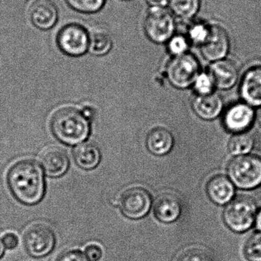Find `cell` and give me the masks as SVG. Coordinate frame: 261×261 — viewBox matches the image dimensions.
Instances as JSON below:
<instances>
[{
	"instance_id": "obj_35",
	"label": "cell",
	"mask_w": 261,
	"mask_h": 261,
	"mask_svg": "<svg viewBox=\"0 0 261 261\" xmlns=\"http://www.w3.org/2000/svg\"><path fill=\"white\" fill-rule=\"evenodd\" d=\"M4 245H3V241L0 239V258L3 257V254H4Z\"/></svg>"
},
{
	"instance_id": "obj_20",
	"label": "cell",
	"mask_w": 261,
	"mask_h": 261,
	"mask_svg": "<svg viewBox=\"0 0 261 261\" xmlns=\"http://www.w3.org/2000/svg\"><path fill=\"white\" fill-rule=\"evenodd\" d=\"M75 162L81 168L92 170L99 164L101 154L99 147L91 141L82 142L74 150Z\"/></svg>"
},
{
	"instance_id": "obj_12",
	"label": "cell",
	"mask_w": 261,
	"mask_h": 261,
	"mask_svg": "<svg viewBox=\"0 0 261 261\" xmlns=\"http://www.w3.org/2000/svg\"><path fill=\"white\" fill-rule=\"evenodd\" d=\"M29 13L32 24L41 30L52 29L58 21V8L52 0H35Z\"/></svg>"
},
{
	"instance_id": "obj_32",
	"label": "cell",
	"mask_w": 261,
	"mask_h": 261,
	"mask_svg": "<svg viewBox=\"0 0 261 261\" xmlns=\"http://www.w3.org/2000/svg\"><path fill=\"white\" fill-rule=\"evenodd\" d=\"M2 241H3L5 248H7V249H15L18 245V238L15 233H6L3 236Z\"/></svg>"
},
{
	"instance_id": "obj_25",
	"label": "cell",
	"mask_w": 261,
	"mask_h": 261,
	"mask_svg": "<svg viewBox=\"0 0 261 261\" xmlns=\"http://www.w3.org/2000/svg\"><path fill=\"white\" fill-rule=\"evenodd\" d=\"M74 10L82 13H94L104 7L106 0H65Z\"/></svg>"
},
{
	"instance_id": "obj_34",
	"label": "cell",
	"mask_w": 261,
	"mask_h": 261,
	"mask_svg": "<svg viewBox=\"0 0 261 261\" xmlns=\"http://www.w3.org/2000/svg\"><path fill=\"white\" fill-rule=\"evenodd\" d=\"M254 224H255L256 228L258 230V231L261 232V208L260 210H257Z\"/></svg>"
},
{
	"instance_id": "obj_15",
	"label": "cell",
	"mask_w": 261,
	"mask_h": 261,
	"mask_svg": "<svg viewBox=\"0 0 261 261\" xmlns=\"http://www.w3.org/2000/svg\"><path fill=\"white\" fill-rule=\"evenodd\" d=\"M40 162L46 174L52 177L62 176L69 167L67 153L58 146H50L42 150Z\"/></svg>"
},
{
	"instance_id": "obj_1",
	"label": "cell",
	"mask_w": 261,
	"mask_h": 261,
	"mask_svg": "<svg viewBox=\"0 0 261 261\" xmlns=\"http://www.w3.org/2000/svg\"><path fill=\"white\" fill-rule=\"evenodd\" d=\"M7 182L9 190L21 203L35 205L44 196V175L33 160L23 159L15 163L8 171Z\"/></svg>"
},
{
	"instance_id": "obj_18",
	"label": "cell",
	"mask_w": 261,
	"mask_h": 261,
	"mask_svg": "<svg viewBox=\"0 0 261 261\" xmlns=\"http://www.w3.org/2000/svg\"><path fill=\"white\" fill-rule=\"evenodd\" d=\"M192 107L196 116L203 120L211 121L222 114L224 110V100L218 93L198 95L193 99Z\"/></svg>"
},
{
	"instance_id": "obj_14",
	"label": "cell",
	"mask_w": 261,
	"mask_h": 261,
	"mask_svg": "<svg viewBox=\"0 0 261 261\" xmlns=\"http://www.w3.org/2000/svg\"><path fill=\"white\" fill-rule=\"evenodd\" d=\"M239 90L245 103L261 107V66L251 67L245 72Z\"/></svg>"
},
{
	"instance_id": "obj_29",
	"label": "cell",
	"mask_w": 261,
	"mask_h": 261,
	"mask_svg": "<svg viewBox=\"0 0 261 261\" xmlns=\"http://www.w3.org/2000/svg\"><path fill=\"white\" fill-rule=\"evenodd\" d=\"M188 40L183 35L172 37L168 41V50L174 56L184 55L188 49Z\"/></svg>"
},
{
	"instance_id": "obj_36",
	"label": "cell",
	"mask_w": 261,
	"mask_h": 261,
	"mask_svg": "<svg viewBox=\"0 0 261 261\" xmlns=\"http://www.w3.org/2000/svg\"><path fill=\"white\" fill-rule=\"evenodd\" d=\"M256 118H257V122L261 127V109L257 111V114H256Z\"/></svg>"
},
{
	"instance_id": "obj_31",
	"label": "cell",
	"mask_w": 261,
	"mask_h": 261,
	"mask_svg": "<svg viewBox=\"0 0 261 261\" xmlns=\"http://www.w3.org/2000/svg\"><path fill=\"white\" fill-rule=\"evenodd\" d=\"M84 253L87 258L90 261H99L103 257L102 248L99 245L94 244L86 247Z\"/></svg>"
},
{
	"instance_id": "obj_7",
	"label": "cell",
	"mask_w": 261,
	"mask_h": 261,
	"mask_svg": "<svg viewBox=\"0 0 261 261\" xmlns=\"http://www.w3.org/2000/svg\"><path fill=\"white\" fill-rule=\"evenodd\" d=\"M57 44L65 55L81 56L88 50L89 32L81 24H66L57 35Z\"/></svg>"
},
{
	"instance_id": "obj_5",
	"label": "cell",
	"mask_w": 261,
	"mask_h": 261,
	"mask_svg": "<svg viewBox=\"0 0 261 261\" xmlns=\"http://www.w3.org/2000/svg\"><path fill=\"white\" fill-rule=\"evenodd\" d=\"M199 61L194 55L185 53L175 56L167 67V75L170 84L177 89L184 90L194 84L199 74Z\"/></svg>"
},
{
	"instance_id": "obj_10",
	"label": "cell",
	"mask_w": 261,
	"mask_h": 261,
	"mask_svg": "<svg viewBox=\"0 0 261 261\" xmlns=\"http://www.w3.org/2000/svg\"><path fill=\"white\" fill-rule=\"evenodd\" d=\"M230 39L226 30L218 24L210 25L208 36L200 45L202 56L209 61H220L228 55Z\"/></svg>"
},
{
	"instance_id": "obj_24",
	"label": "cell",
	"mask_w": 261,
	"mask_h": 261,
	"mask_svg": "<svg viewBox=\"0 0 261 261\" xmlns=\"http://www.w3.org/2000/svg\"><path fill=\"white\" fill-rule=\"evenodd\" d=\"M244 256L248 261H261V232L253 233L245 242Z\"/></svg>"
},
{
	"instance_id": "obj_30",
	"label": "cell",
	"mask_w": 261,
	"mask_h": 261,
	"mask_svg": "<svg viewBox=\"0 0 261 261\" xmlns=\"http://www.w3.org/2000/svg\"><path fill=\"white\" fill-rule=\"evenodd\" d=\"M56 261H87L84 254L78 250H72L62 253Z\"/></svg>"
},
{
	"instance_id": "obj_17",
	"label": "cell",
	"mask_w": 261,
	"mask_h": 261,
	"mask_svg": "<svg viewBox=\"0 0 261 261\" xmlns=\"http://www.w3.org/2000/svg\"><path fill=\"white\" fill-rule=\"evenodd\" d=\"M206 193L211 202L216 205H225L234 199L235 187L228 176L216 175L207 184Z\"/></svg>"
},
{
	"instance_id": "obj_26",
	"label": "cell",
	"mask_w": 261,
	"mask_h": 261,
	"mask_svg": "<svg viewBox=\"0 0 261 261\" xmlns=\"http://www.w3.org/2000/svg\"><path fill=\"white\" fill-rule=\"evenodd\" d=\"M193 86L196 93L200 96L211 94L215 88L214 82L208 72L199 73Z\"/></svg>"
},
{
	"instance_id": "obj_22",
	"label": "cell",
	"mask_w": 261,
	"mask_h": 261,
	"mask_svg": "<svg viewBox=\"0 0 261 261\" xmlns=\"http://www.w3.org/2000/svg\"><path fill=\"white\" fill-rule=\"evenodd\" d=\"M113 47L110 35L103 30H93L89 33L88 50L93 55H107Z\"/></svg>"
},
{
	"instance_id": "obj_3",
	"label": "cell",
	"mask_w": 261,
	"mask_h": 261,
	"mask_svg": "<svg viewBox=\"0 0 261 261\" xmlns=\"http://www.w3.org/2000/svg\"><path fill=\"white\" fill-rule=\"evenodd\" d=\"M227 173L234 187L251 190L261 187V156L246 154L234 156L227 167Z\"/></svg>"
},
{
	"instance_id": "obj_13",
	"label": "cell",
	"mask_w": 261,
	"mask_h": 261,
	"mask_svg": "<svg viewBox=\"0 0 261 261\" xmlns=\"http://www.w3.org/2000/svg\"><path fill=\"white\" fill-rule=\"evenodd\" d=\"M208 73L214 82L215 87L220 90H229L239 81V68L234 62L228 60L215 61L208 67Z\"/></svg>"
},
{
	"instance_id": "obj_2",
	"label": "cell",
	"mask_w": 261,
	"mask_h": 261,
	"mask_svg": "<svg viewBox=\"0 0 261 261\" xmlns=\"http://www.w3.org/2000/svg\"><path fill=\"white\" fill-rule=\"evenodd\" d=\"M51 128L60 141L70 145L81 144L90 133L88 119L73 107L57 110L51 119Z\"/></svg>"
},
{
	"instance_id": "obj_8",
	"label": "cell",
	"mask_w": 261,
	"mask_h": 261,
	"mask_svg": "<svg viewBox=\"0 0 261 261\" xmlns=\"http://www.w3.org/2000/svg\"><path fill=\"white\" fill-rule=\"evenodd\" d=\"M118 205L123 214L129 219H142L151 208V195L143 187H131L123 192Z\"/></svg>"
},
{
	"instance_id": "obj_33",
	"label": "cell",
	"mask_w": 261,
	"mask_h": 261,
	"mask_svg": "<svg viewBox=\"0 0 261 261\" xmlns=\"http://www.w3.org/2000/svg\"><path fill=\"white\" fill-rule=\"evenodd\" d=\"M152 8H162L168 4L169 0H145Z\"/></svg>"
},
{
	"instance_id": "obj_9",
	"label": "cell",
	"mask_w": 261,
	"mask_h": 261,
	"mask_svg": "<svg viewBox=\"0 0 261 261\" xmlns=\"http://www.w3.org/2000/svg\"><path fill=\"white\" fill-rule=\"evenodd\" d=\"M55 237L53 230L42 223L31 225L24 234V245L27 252L34 257H42L53 250Z\"/></svg>"
},
{
	"instance_id": "obj_23",
	"label": "cell",
	"mask_w": 261,
	"mask_h": 261,
	"mask_svg": "<svg viewBox=\"0 0 261 261\" xmlns=\"http://www.w3.org/2000/svg\"><path fill=\"white\" fill-rule=\"evenodd\" d=\"M172 12L184 19L193 18L201 6V0H169Z\"/></svg>"
},
{
	"instance_id": "obj_16",
	"label": "cell",
	"mask_w": 261,
	"mask_h": 261,
	"mask_svg": "<svg viewBox=\"0 0 261 261\" xmlns=\"http://www.w3.org/2000/svg\"><path fill=\"white\" fill-rule=\"evenodd\" d=\"M154 215L157 220L164 224L176 222L182 214V203L175 194L162 193L154 202Z\"/></svg>"
},
{
	"instance_id": "obj_19",
	"label": "cell",
	"mask_w": 261,
	"mask_h": 261,
	"mask_svg": "<svg viewBox=\"0 0 261 261\" xmlns=\"http://www.w3.org/2000/svg\"><path fill=\"white\" fill-rule=\"evenodd\" d=\"M174 146V138L171 132L162 127H157L149 132L147 147L156 156H164L171 151Z\"/></svg>"
},
{
	"instance_id": "obj_28",
	"label": "cell",
	"mask_w": 261,
	"mask_h": 261,
	"mask_svg": "<svg viewBox=\"0 0 261 261\" xmlns=\"http://www.w3.org/2000/svg\"><path fill=\"white\" fill-rule=\"evenodd\" d=\"M177 261H215L209 252L202 248H191L184 251Z\"/></svg>"
},
{
	"instance_id": "obj_4",
	"label": "cell",
	"mask_w": 261,
	"mask_h": 261,
	"mask_svg": "<svg viewBox=\"0 0 261 261\" xmlns=\"http://www.w3.org/2000/svg\"><path fill=\"white\" fill-rule=\"evenodd\" d=\"M257 212V205L252 198L238 196L225 206L223 221L233 232L245 233L254 225Z\"/></svg>"
},
{
	"instance_id": "obj_21",
	"label": "cell",
	"mask_w": 261,
	"mask_h": 261,
	"mask_svg": "<svg viewBox=\"0 0 261 261\" xmlns=\"http://www.w3.org/2000/svg\"><path fill=\"white\" fill-rule=\"evenodd\" d=\"M254 147V137L248 132L234 134L228 144V151L235 156L249 154Z\"/></svg>"
},
{
	"instance_id": "obj_11",
	"label": "cell",
	"mask_w": 261,
	"mask_h": 261,
	"mask_svg": "<svg viewBox=\"0 0 261 261\" xmlns=\"http://www.w3.org/2000/svg\"><path fill=\"white\" fill-rule=\"evenodd\" d=\"M255 117L252 107L245 102H237L227 109L224 113L222 123L228 132L242 133L252 126Z\"/></svg>"
},
{
	"instance_id": "obj_27",
	"label": "cell",
	"mask_w": 261,
	"mask_h": 261,
	"mask_svg": "<svg viewBox=\"0 0 261 261\" xmlns=\"http://www.w3.org/2000/svg\"><path fill=\"white\" fill-rule=\"evenodd\" d=\"M210 25L203 22L194 23L188 30V38L195 44L200 46L206 39Z\"/></svg>"
},
{
	"instance_id": "obj_6",
	"label": "cell",
	"mask_w": 261,
	"mask_h": 261,
	"mask_svg": "<svg viewBox=\"0 0 261 261\" xmlns=\"http://www.w3.org/2000/svg\"><path fill=\"white\" fill-rule=\"evenodd\" d=\"M173 15L163 8H152L144 21V31L149 39L158 44L167 42L175 32Z\"/></svg>"
}]
</instances>
